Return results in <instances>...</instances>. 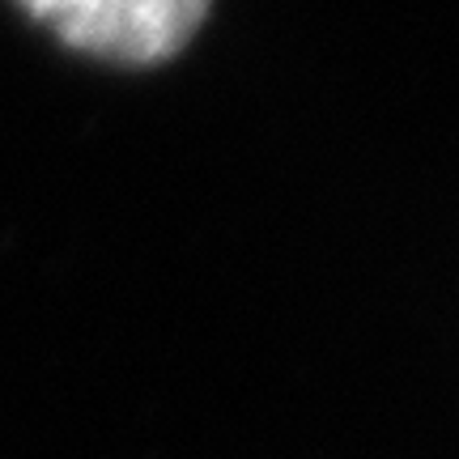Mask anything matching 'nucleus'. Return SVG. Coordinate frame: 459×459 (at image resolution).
Here are the masks:
<instances>
[{
	"mask_svg": "<svg viewBox=\"0 0 459 459\" xmlns=\"http://www.w3.org/2000/svg\"><path fill=\"white\" fill-rule=\"evenodd\" d=\"M68 48L115 60L158 65L187 48L209 13V0H17Z\"/></svg>",
	"mask_w": 459,
	"mask_h": 459,
	"instance_id": "nucleus-1",
	"label": "nucleus"
}]
</instances>
